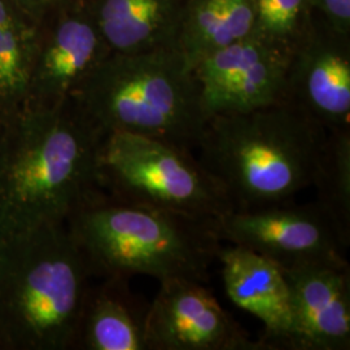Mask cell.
Masks as SVG:
<instances>
[{
  "label": "cell",
  "instance_id": "cell-1",
  "mask_svg": "<svg viewBox=\"0 0 350 350\" xmlns=\"http://www.w3.org/2000/svg\"><path fill=\"white\" fill-rule=\"evenodd\" d=\"M10 114L0 133V244L66 224L98 188L101 137L72 99Z\"/></svg>",
  "mask_w": 350,
  "mask_h": 350
},
{
  "label": "cell",
  "instance_id": "cell-2",
  "mask_svg": "<svg viewBox=\"0 0 350 350\" xmlns=\"http://www.w3.org/2000/svg\"><path fill=\"white\" fill-rule=\"evenodd\" d=\"M325 129L280 103L206 120L198 160L232 209L284 204L313 185Z\"/></svg>",
  "mask_w": 350,
  "mask_h": 350
},
{
  "label": "cell",
  "instance_id": "cell-3",
  "mask_svg": "<svg viewBox=\"0 0 350 350\" xmlns=\"http://www.w3.org/2000/svg\"><path fill=\"white\" fill-rule=\"evenodd\" d=\"M90 273L206 283L221 240L213 219L105 196L96 188L69 217Z\"/></svg>",
  "mask_w": 350,
  "mask_h": 350
},
{
  "label": "cell",
  "instance_id": "cell-4",
  "mask_svg": "<svg viewBox=\"0 0 350 350\" xmlns=\"http://www.w3.org/2000/svg\"><path fill=\"white\" fill-rule=\"evenodd\" d=\"M88 274L66 224L43 226L0 244V348L77 345Z\"/></svg>",
  "mask_w": 350,
  "mask_h": 350
},
{
  "label": "cell",
  "instance_id": "cell-5",
  "mask_svg": "<svg viewBox=\"0 0 350 350\" xmlns=\"http://www.w3.org/2000/svg\"><path fill=\"white\" fill-rule=\"evenodd\" d=\"M72 101L100 137L126 131L193 150L206 122L193 70L176 47L109 52Z\"/></svg>",
  "mask_w": 350,
  "mask_h": 350
},
{
  "label": "cell",
  "instance_id": "cell-6",
  "mask_svg": "<svg viewBox=\"0 0 350 350\" xmlns=\"http://www.w3.org/2000/svg\"><path fill=\"white\" fill-rule=\"evenodd\" d=\"M98 188L122 201L215 219L232 206L193 150L126 131L104 134L96 156Z\"/></svg>",
  "mask_w": 350,
  "mask_h": 350
},
{
  "label": "cell",
  "instance_id": "cell-7",
  "mask_svg": "<svg viewBox=\"0 0 350 350\" xmlns=\"http://www.w3.org/2000/svg\"><path fill=\"white\" fill-rule=\"evenodd\" d=\"M213 228L221 241L253 250L282 269L349 266L345 257L348 248L315 201L232 209L213 219Z\"/></svg>",
  "mask_w": 350,
  "mask_h": 350
},
{
  "label": "cell",
  "instance_id": "cell-8",
  "mask_svg": "<svg viewBox=\"0 0 350 350\" xmlns=\"http://www.w3.org/2000/svg\"><path fill=\"white\" fill-rule=\"evenodd\" d=\"M295 47L252 33L193 68L205 120L286 103Z\"/></svg>",
  "mask_w": 350,
  "mask_h": 350
},
{
  "label": "cell",
  "instance_id": "cell-9",
  "mask_svg": "<svg viewBox=\"0 0 350 350\" xmlns=\"http://www.w3.org/2000/svg\"><path fill=\"white\" fill-rule=\"evenodd\" d=\"M146 350H262L205 283L167 279L150 304Z\"/></svg>",
  "mask_w": 350,
  "mask_h": 350
},
{
  "label": "cell",
  "instance_id": "cell-10",
  "mask_svg": "<svg viewBox=\"0 0 350 350\" xmlns=\"http://www.w3.org/2000/svg\"><path fill=\"white\" fill-rule=\"evenodd\" d=\"M289 288L291 350L350 349L349 266L282 269Z\"/></svg>",
  "mask_w": 350,
  "mask_h": 350
},
{
  "label": "cell",
  "instance_id": "cell-11",
  "mask_svg": "<svg viewBox=\"0 0 350 350\" xmlns=\"http://www.w3.org/2000/svg\"><path fill=\"white\" fill-rule=\"evenodd\" d=\"M286 103L325 130L350 127L348 38L305 31L293 51Z\"/></svg>",
  "mask_w": 350,
  "mask_h": 350
},
{
  "label": "cell",
  "instance_id": "cell-12",
  "mask_svg": "<svg viewBox=\"0 0 350 350\" xmlns=\"http://www.w3.org/2000/svg\"><path fill=\"white\" fill-rule=\"evenodd\" d=\"M108 53L82 8L57 14L49 33H40L26 104L57 105L70 100Z\"/></svg>",
  "mask_w": 350,
  "mask_h": 350
},
{
  "label": "cell",
  "instance_id": "cell-13",
  "mask_svg": "<svg viewBox=\"0 0 350 350\" xmlns=\"http://www.w3.org/2000/svg\"><path fill=\"white\" fill-rule=\"evenodd\" d=\"M226 295L265 327L261 349H288L292 315L287 279L280 266L253 250L232 245L217 254Z\"/></svg>",
  "mask_w": 350,
  "mask_h": 350
},
{
  "label": "cell",
  "instance_id": "cell-14",
  "mask_svg": "<svg viewBox=\"0 0 350 350\" xmlns=\"http://www.w3.org/2000/svg\"><path fill=\"white\" fill-rule=\"evenodd\" d=\"M187 0H82L107 49L133 53L175 47Z\"/></svg>",
  "mask_w": 350,
  "mask_h": 350
},
{
  "label": "cell",
  "instance_id": "cell-15",
  "mask_svg": "<svg viewBox=\"0 0 350 350\" xmlns=\"http://www.w3.org/2000/svg\"><path fill=\"white\" fill-rule=\"evenodd\" d=\"M148 308L126 278H107L96 291L88 289L77 344L88 350H146Z\"/></svg>",
  "mask_w": 350,
  "mask_h": 350
},
{
  "label": "cell",
  "instance_id": "cell-16",
  "mask_svg": "<svg viewBox=\"0 0 350 350\" xmlns=\"http://www.w3.org/2000/svg\"><path fill=\"white\" fill-rule=\"evenodd\" d=\"M39 24L11 0H0V111L24 107L40 37Z\"/></svg>",
  "mask_w": 350,
  "mask_h": 350
},
{
  "label": "cell",
  "instance_id": "cell-17",
  "mask_svg": "<svg viewBox=\"0 0 350 350\" xmlns=\"http://www.w3.org/2000/svg\"><path fill=\"white\" fill-rule=\"evenodd\" d=\"M315 202L329 218L338 238L350 244V127L325 131L313 185Z\"/></svg>",
  "mask_w": 350,
  "mask_h": 350
},
{
  "label": "cell",
  "instance_id": "cell-18",
  "mask_svg": "<svg viewBox=\"0 0 350 350\" xmlns=\"http://www.w3.org/2000/svg\"><path fill=\"white\" fill-rule=\"evenodd\" d=\"M222 24V0H187L182 13L175 47L188 66L219 50Z\"/></svg>",
  "mask_w": 350,
  "mask_h": 350
},
{
  "label": "cell",
  "instance_id": "cell-19",
  "mask_svg": "<svg viewBox=\"0 0 350 350\" xmlns=\"http://www.w3.org/2000/svg\"><path fill=\"white\" fill-rule=\"evenodd\" d=\"M253 33L296 47L308 30L309 7L306 0H253Z\"/></svg>",
  "mask_w": 350,
  "mask_h": 350
},
{
  "label": "cell",
  "instance_id": "cell-20",
  "mask_svg": "<svg viewBox=\"0 0 350 350\" xmlns=\"http://www.w3.org/2000/svg\"><path fill=\"white\" fill-rule=\"evenodd\" d=\"M254 29L253 0H222L221 44L235 43L250 37Z\"/></svg>",
  "mask_w": 350,
  "mask_h": 350
},
{
  "label": "cell",
  "instance_id": "cell-21",
  "mask_svg": "<svg viewBox=\"0 0 350 350\" xmlns=\"http://www.w3.org/2000/svg\"><path fill=\"white\" fill-rule=\"evenodd\" d=\"M309 10H317L325 18L334 34L348 38L350 33V0H306Z\"/></svg>",
  "mask_w": 350,
  "mask_h": 350
},
{
  "label": "cell",
  "instance_id": "cell-22",
  "mask_svg": "<svg viewBox=\"0 0 350 350\" xmlns=\"http://www.w3.org/2000/svg\"><path fill=\"white\" fill-rule=\"evenodd\" d=\"M13 4L37 24H42L49 16L78 10L82 0H11Z\"/></svg>",
  "mask_w": 350,
  "mask_h": 350
}]
</instances>
